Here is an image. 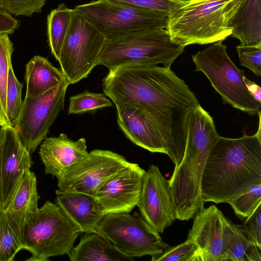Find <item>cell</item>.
Returning <instances> with one entry per match:
<instances>
[{
  "label": "cell",
  "mask_w": 261,
  "mask_h": 261,
  "mask_svg": "<svg viewBox=\"0 0 261 261\" xmlns=\"http://www.w3.org/2000/svg\"><path fill=\"white\" fill-rule=\"evenodd\" d=\"M103 91L115 105L139 110L156 129L176 169L186 149L190 114L198 104L195 94L170 67L121 66L109 70Z\"/></svg>",
  "instance_id": "1"
},
{
  "label": "cell",
  "mask_w": 261,
  "mask_h": 261,
  "mask_svg": "<svg viewBox=\"0 0 261 261\" xmlns=\"http://www.w3.org/2000/svg\"><path fill=\"white\" fill-rule=\"evenodd\" d=\"M257 132L239 138L221 137L207 156L201 193L203 201L226 202L251 187L261 184L260 112Z\"/></svg>",
  "instance_id": "2"
},
{
  "label": "cell",
  "mask_w": 261,
  "mask_h": 261,
  "mask_svg": "<svg viewBox=\"0 0 261 261\" xmlns=\"http://www.w3.org/2000/svg\"><path fill=\"white\" fill-rule=\"evenodd\" d=\"M243 0H188L171 13L166 29L184 47L223 41L231 35L232 21Z\"/></svg>",
  "instance_id": "3"
},
{
  "label": "cell",
  "mask_w": 261,
  "mask_h": 261,
  "mask_svg": "<svg viewBox=\"0 0 261 261\" xmlns=\"http://www.w3.org/2000/svg\"><path fill=\"white\" fill-rule=\"evenodd\" d=\"M185 47L173 41L166 29L142 30L106 39L96 65L109 70L134 65L171 67Z\"/></svg>",
  "instance_id": "4"
},
{
  "label": "cell",
  "mask_w": 261,
  "mask_h": 261,
  "mask_svg": "<svg viewBox=\"0 0 261 261\" xmlns=\"http://www.w3.org/2000/svg\"><path fill=\"white\" fill-rule=\"evenodd\" d=\"M81 232L56 204L47 200L28 216L20 227L23 250L29 251L31 261L67 254Z\"/></svg>",
  "instance_id": "5"
},
{
  "label": "cell",
  "mask_w": 261,
  "mask_h": 261,
  "mask_svg": "<svg viewBox=\"0 0 261 261\" xmlns=\"http://www.w3.org/2000/svg\"><path fill=\"white\" fill-rule=\"evenodd\" d=\"M223 41L213 43L192 56L195 71L203 72L218 93L224 104L244 111L249 115H257L261 103L250 94L244 82L243 70L232 62Z\"/></svg>",
  "instance_id": "6"
},
{
  "label": "cell",
  "mask_w": 261,
  "mask_h": 261,
  "mask_svg": "<svg viewBox=\"0 0 261 261\" xmlns=\"http://www.w3.org/2000/svg\"><path fill=\"white\" fill-rule=\"evenodd\" d=\"M106 40L93 24L77 10L73 9L69 29L58 60L69 85L87 77L97 66Z\"/></svg>",
  "instance_id": "7"
},
{
  "label": "cell",
  "mask_w": 261,
  "mask_h": 261,
  "mask_svg": "<svg viewBox=\"0 0 261 261\" xmlns=\"http://www.w3.org/2000/svg\"><path fill=\"white\" fill-rule=\"evenodd\" d=\"M96 231L132 257L149 255L152 258L170 247L138 212L106 214L98 224Z\"/></svg>",
  "instance_id": "8"
},
{
  "label": "cell",
  "mask_w": 261,
  "mask_h": 261,
  "mask_svg": "<svg viewBox=\"0 0 261 261\" xmlns=\"http://www.w3.org/2000/svg\"><path fill=\"white\" fill-rule=\"evenodd\" d=\"M93 24L106 39L142 30L164 28L168 15L109 0L92 1L74 8Z\"/></svg>",
  "instance_id": "9"
},
{
  "label": "cell",
  "mask_w": 261,
  "mask_h": 261,
  "mask_svg": "<svg viewBox=\"0 0 261 261\" xmlns=\"http://www.w3.org/2000/svg\"><path fill=\"white\" fill-rule=\"evenodd\" d=\"M68 84L58 86L36 97H25L18 117L12 125L32 154L44 140L59 113L64 109Z\"/></svg>",
  "instance_id": "10"
},
{
  "label": "cell",
  "mask_w": 261,
  "mask_h": 261,
  "mask_svg": "<svg viewBox=\"0 0 261 261\" xmlns=\"http://www.w3.org/2000/svg\"><path fill=\"white\" fill-rule=\"evenodd\" d=\"M131 164L122 155L112 151L94 149L65 171L58 179V187L62 191L94 197L101 184Z\"/></svg>",
  "instance_id": "11"
},
{
  "label": "cell",
  "mask_w": 261,
  "mask_h": 261,
  "mask_svg": "<svg viewBox=\"0 0 261 261\" xmlns=\"http://www.w3.org/2000/svg\"><path fill=\"white\" fill-rule=\"evenodd\" d=\"M145 171L138 164L132 163L98 187L94 198L104 215L129 213L137 205Z\"/></svg>",
  "instance_id": "12"
},
{
  "label": "cell",
  "mask_w": 261,
  "mask_h": 261,
  "mask_svg": "<svg viewBox=\"0 0 261 261\" xmlns=\"http://www.w3.org/2000/svg\"><path fill=\"white\" fill-rule=\"evenodd\" d=\"M137 206L141 217L159 233H163L176 219L168 180L153 164L143 176Z\"/></svg>",
  "instance_id": "13"
},
{
  "label": "cell",
  "mask_w": 261,
  "mask_h": 261,
  "mask_svg": "<svg viewBox=\"0 0 261 261\" xmlns=\"http://www.w3.org/2000/svg\"><path fill=\"white\" fill-rule=\"evenodd\" d=\"M193 218L187 240L196 244L202 261H226L229 220L215 205L203 208Z\"/></svg>",
  "instance_id": "14"
},
{
  "label": "cell",
  "mask_w": 261,
  "mask_h": 261,
  "mask_svg": "<svg viewBox=\"0 0 261 261\" xmlns=\"http://www.w3.org/2000/svg\"><path fill=\"white\" fill-rule=\"evenodd\" d=\"M33 164L31 154L12 127L0 130V182L2 205L5 210L10 203L25 171Z\"/></svg>",
  "instance_id": "15"
},
{
  "label": "cell",
  "mask_w": 261,
  "mask_h": 261,
  "mask_svg": "<svg viewBox=\"0 0 261 261\" xmlns=\"http://www.w3.org/2000/svg\"><path fill=\"white\" fill-rule=\"evenodd\" d=\"M88 153L84 138L74 141L64 133L57 137L45 138L39 151L45 173L56 176L57 179Z\"/></svg>",
  "instance_id": "16"
},
{
  "label": "cell",
  "mask_w": 261,
  "mask_h": 261,
  "mask_svg": "<svg viewBox=\"0 0 261 261\" xmlns=\"http://www.w3.org/2000/svg\"><path fill=\"white\" fill-rule=\"evenodd\" d=\"M56 204L81 233L96 232L104 216L94 197L79 192L56 191Z\"/></svg>",
  "instance_id": "17"
},
{
  "label": "cell",
  "mask_w": 261,
  "mask_h": 261,
  "mask_svg": "<svg viewBox=\"0 0 261 261\" xmlns=\"http://www.w3.org/2000/svg\"><path fill=\"white\" fill-rule=\"evenodd\" d=\"M116 107L118 124L127 139L149 151L167 154L161 136L142 113L127 104Z\"/></svg>",
  "instance_id": "18"
},
{
  "label": "cell",
  "mask_w": 261,
  "mask_h": 261,
  "mask_svg": "<svg viewBox=\"0 0 261 261\" xmlns=\"http://www.w3.org/2000/svg\"><path fill=\"white\" fill-rule=\"evenodd\" d=\"M67 254L71 261L134 260L96 232L85 233Z\"/></svg>",
  "instance_id": "19"
},
{
  "label": "cell",
  "mask_w": 261,
  "mask_h": 261,
  "mask_svg": "<svg viewBox=\"0 0 261 261\" xmlns=\"http://www.w3.org/2000/svg\"><path fill=\"white\" fill-rule=\"evenodd\" d=\"M25 97H36L60 85L65 79L61 71L47 59L35 56L26 64Z\"/></svg>",
  "instance_id": "20"
},
{
  "label": "cell",
  "mask_w": 261,
  "mask_h": 261,
  "mask_svg": "<svg viewBox=\"0 0 261 261\" xmlns=\"http://www.w3.org/2000/svg\"><path fill=\"white\" fill-rule=\"evenodd\" d=\"M37 179L30 170L25 172L7 207L4 210L12 222L20 228L29 215L38 207Z\"/></svg>",
  "instance_id": "21"
},
{
  "label": "cell",
  "mask_w": 261,
  "mask_h": 261,
  "mask_svg": "<svg viewBox=\"0 0 261 261\" xmlns=\"http://www.w3.org/2000/svg\"><path fill=\"white\" fill-rule=\"evenodd\" d=\"M232 25L231 36L240 45H261L260 0H243Z\"/></svg>",
  "instance_id": "22"
},
{
  "label": "cell",
  "mask_w": 261,
  "mask_h": 261,
  "mask_svg": "<svg viewBox=\"0 0 261 261\" xmlns=\"http://www.w3.org/2000/svg\"><path fill=\"white\" fill-rule=\"evenodd\" d=\"M73 9L62 3L47 16L48 45L51 54L58 61L62 46L69 29Z\"/></svg>",
  "instance_id": "23"
},
{
  "label": "cell",
  "mask_w": 261,
  "mask_h": 261,
  "mask_svg": "<svg viewBox=\"0 0 261 261\" xmlns=\"http://www.w3.org/2000/svg\"><path fill=\"white\" fill-rule=\"evenodd\" d=\"M13 51V44L8 34H0V126L2 128L11 126L6 113V93Z\"/></svg>",
  "instance_id": "24"
},
{
  "label": "cell",
  "mask_w": 261,
  "mask_h": 261,
  "mask_svg": "<svg viewBox=\"0 0 261 261\" xmlns=\"http://www.w3.org/2000/svg\"><path fill=\"white\" fill-rule=\"evenodd\" d=\"M21 250L20 228L8 219L3 210L0 214V261L13 260Z\"/></svg>",
  "instance_id": "25"
},
{
  "label": "cell",
  "mask_w": 261,
  "mask_h": 261,
  "mask_svg": "<svg viewBox=\"0 0 261 261\" xmlns=\"http://www.w3.org/2000/svg\"><path fill=\"white\" fill-rule=\"evenodd\" d=\"M112 106V102L106 97V95L84 91L70 97L68 114H81Z\"/></svg>",
  "instance_id": "26"
},
{
  "label": "cell",
  "mask_w": 261,
  "mask_h": 261,
  "mask_svg": "<svg viewBox=\"0 0 261 261\" xmlns=\"http://www.w3.org/2000/svg\"><path fill=\"white\" fill-rule=\"evenodd\" d=\"M252 243L242 231L241 226L229 220L226 261H245L246 253Z\"/></svg>",
  "instance_id": "27"
},
{
  "label": "cell",
  "mask_w": 261,
  "mask_h": 261,
  "mask_svg": "<svg viewBox=\"0 0 261 261\" xmlns=\"http://www.w3.org/2000/svg\"><path fill=\"white\" fill-rule=\"evenodd\" d=\"M227 203L239 218L245 219L261 203V184L251 187Z\"/></svg>",
  "instance_id": "28"
},
{
  "label": "cell",
  "mask_w": 261,
  "mask_h": 261,
  "mask_svg": "<svg viewBox=\"0 0 261 261\" xmlns=\"http://www.w3.org/2000/svg\"><path fill=\"white\" fill-rule=\"evenodd\" d=\"M22 87L23 85L18 81L11 65L9 69L6 93V113L11 126L18 117L21 109Z\"/></svg>",
  "instance_id": "29"
},
{
  "label": "cell",
  "mask_w": 261,
  "mask_h": 261,
  "mask_svg": "<svg viewBox=\"0 0 261 261\" xmlns=\"http://www.w3.org/2000/svg\"><path fill=\"white\" fill-rule=\"evenodd\" d=\"M151 261H202L196 244L191 240L177 246L169 247L159 255L152 257Z\"/></svg>",
  "instance_id": "30"
},
{
  "label": "cell",
  "mask_w": 261,
  "mask_h": 261,
  "mask_svg": "<svg viewBox=\"0 0 261 261\" xmlns=\"http://www.w3.org/2000/svg\"><path fill=\"white\" fill-rule=\"evenodd\" d=\"M109 1L166 15H169L184 2L178 0Z\"/></svg>",
  "instance_id": "31"
},
{
  "label": "cell",
  "mask_w": 261,
  "mask_h": 261,
  "mask_svg": "<svg viewBox=\"0 0 261 261\" xmlns=\"http://www.w3.org/2000/svg\"><path fill=\"white\" fill-rule=\"evenodd\" d=\"M46 0H0V8L15 16L40 13Z\"/></svg>",
  "instance_id": "32"
},
{
  "label": "cell",
  "mask_w": 261,
  "mask_h": 261,
  "mask_svg": "<svg viewBox=\"0 0 261 261\" xmlns=\"http://www.w3.org/2000/svg\"><path fill=\"white\" fill-rule=\"evenodd\" d=\"M240 64L256 75H261V45H241L236 47Z\"/></svg>",
  "instance_id": "33"
},
{
  "label": "cell",
  "mask_w": 261,
  "mask_h": 261,
  "mask_svg": "<svg viewBox=\"0 0 261 261\" xmlns=\"http://www.w3.org/2000/svg\"><path fill=\"white\" fill-rule=\"evenodd\" d=\"M241 229L251 242L261 246V203L245 218Z\"/></svg>",
  "instance_id": "34"
},
{
  "label": "cell",
  "mask_w": 261,
  "mask_h": 261,
  "mask_svg": "<svg viewBox=\"0 0 261 261\" xmlns=\"http://www.w3.org/2000/svg\"><path fill=\"white\" fill-rule=\"evenodd\" d=\"M19 22L11 14L0 8V34H11L17 29Z\"/></svg>",
  "instance_id": "35"
},
{
  "label": "cell",
  "mask_w": 261,
  "mask_h": 261,
  "mask_svg": "<svg viewBox=\"0 0 261 261\" xmlns=\"http://www.w3.org/2000/svg\"><path fill=\"white\" fill-rule=\"evenodd\" d=\"M261 246L252 243L246 254L245 261H260Z\"/></svg>",
  "instance_id": "36"
},
{
  "label": "cell",
  "mask_w": 261,
  "mask_h": 261,
  "mask_svg": "<svg viewBox=\"0 0 261 261\" xmlns=\"http://www.w3.org/2000/svg\"><path fill=\"white\" fill-rule=\"evenodd\" d=\"M244 82L251 96L259 103H261V88L257 84H255L248 79L245 76L244 77Z\"/></svg>",
  "instance_id": "37"
},
{
  "label": "cell",
  "mask_w": 261,
  "mask_h": 261,
  "mask_svg": "<svg viewBox=\"0 0 261 261\" xmlns=\"http://www.w3.org/2000/svg\"><path fill=\"white\" fill-rule=\"evenodd\" d=\"M1 128H0V130H1ZM3 210V209L2 205L1 189V182H0V214L1 213V212H2Z\"/></svg>",
  "instance_id": "38"
},
{
  "label": "cell",
  "mask_w": 261,
  "mask_h": 261,
  "mask_svg": "<svg viewBox=\"0 0 261 261\" xmlns=\"http://www.w3.org/2000/svg\"><path fill=\"white\" fill-rule=\"evenodd\" d=\"M178 1H179L180 2H185V1H187L188 0H178Z\"/></svg>",
  "instance_id": "39"
},
{
  "label": "cell",
  "mask_w": 261,
  "mask_h": 261,
  "mask_svg": "<svg viewBox=\"0 0 261 261\" xmlns=\"http://www.w3.org/2000/svg\"><path fill=\"white\" fill-rule=\"evenodd\" d=\"M1 127L0 126V128H1Z\"/></svg>",
  "instance_id": "40"
}]
</instances>
